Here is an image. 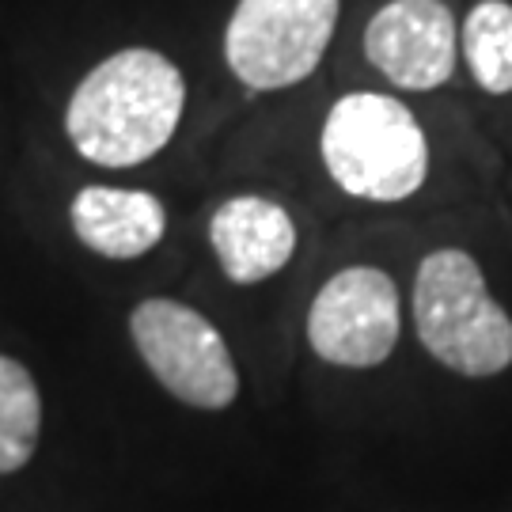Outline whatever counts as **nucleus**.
Instances as JSON below:
<instances>
[{"label": "nucleus", "mask_w": 512, "mask_h": 512, "mask_svg": "<svg viewBox=\"0 0 512 512\" xmlns=\"http://www.w3.org/2000/svg\"><path fill=\"white\" fill-rule=\"evenodd\" d=\"M183 110V69L160 50L129 46L76 84L65 107V133L88 164L141 167L171 145Z\"/></svg>", "instance_id": "f257e3e1"}, {"label": "nucleus", "mask_w": 512, "mask_h": 512, "mask_svg": "<svg viewBox=\"0 0 512 512\" xmlns=\"http://www.w3.org/2000/svg\"><path fill=\"white\" fill-rule=\"evenodd\" d=\"M323 167L334 186L361 202H406L429 175V141L414 110L384 92L334 99L319 133Z\"/></svg>", "instance_id": "f03ea898"}, {"label": "nucleus", "mask_w": 512, "mask_h": 512, "mask_svg": "<svg viewBox=\"0 0 512 512\" xmlns=\"http://www.w3.org/2000/svg\"><path fill=\"white\" fill-rule=\"evenodd\" d=\"M414 327L429 357L459 376L486 380L512 365V319L497 304L482 266L459 247H440L414 274Z\"/></svg>", "instance_id": "7ed1b4c3"}, {"label": "nucleus", "mask_w": 512, "mask_h": 512, "mask_svg": "<svg viewBox=\"0 0 512 512\" xmlns=\"http://www.w3.org/2000/svg\"><path fill=\"white\" fill-rule=\"evenodd\" d=\"M342 0H236L224 61L243 88L281 92L308 80L327 54Z\"/></svg>", "instance_id": "20e7f679"}, {"label": "nucleus", "mask_w": 512, "mask_h": 512, "mask_svg": "<svg viewBox=\"0 0 512 512\" xmlns=\"http://www.w3.org/2000/svg\"><path fill=\"white\" fill-rule=\"evenodd\" d=\"M129 334L148 372L167 395L194 410H228L239 395L232 349L198 308L148 296L129 311Z\"/></svg>", "instance_id": "39448f33"}, {"label": "nucleus", "mask_w": 512, "mask_h": 512, "mask_svg": "<svg viewBox=\"0 0 512 512\" xmlns=\"http://www.w3.org/2000/svg\"><path fill=\"white\" fill-rule=\"evenodd\" d=\"M399 289L380 266H346L315 293L308 346L338 368H376L399 346Z\"/></svg>", "instance_id": "423d86ee"}, {"label": "nucleus", "mask_w": 512, "mask_h": 512, "mask_svg": "<svg viewBox=\"0 0 512 512\" xmlns=\"http://www.w3.org/2000/svg\"><path fill=\"white\" fill-rule=\"evenodd\" d=\"M365 57L403 92H433L456 73L459 27L444 0H387L365 27Z\"/></svg>", "instance_id": "0eeeda50"}, {"label": "nucleus", "mask_w": 512, "mask_h": 512, "mask_svg": "<svg viewBox=\"0 0 512 512\" xmlns=\"http://www.w3.org/2000/svg\"><path fill=\"white\" fill-rule=\"evenodd\" d=\"M209 243L232 285H258L293 262L296 224L285 205L262 194H236L217 205Z\"/></svg>", "instance_id": "6e6552de"}, {"label": "nucleus", "mask_w": 512, "mask_h": 512, "mask_svg": "<svg viewBox=\"0 0 512 512\" xmlns=\"http://www.w3.org/2000/svg\"><path fill=\"white\" fill-rule=\"evenodd\" d=\"M76 239L103 258L129 262L156 251L167 236V209L148 190L129 186H80L69 205Z\"/></svg>", "instance_id": "1a4fd4ad"}, {"label": "nucleus", "mask_w": 512, "mask_h": 512, "mask_svg": "<svg viewBox=\"0 0 512 512\" xmlns=\"http://www.w3.org/2000/svg\"><path fill=\"white\" fill-rule=\"evenodd\" d=\"M42 440V395L31 368L0 353V475L23 471Z\"/></svg>", "instance_id": "9d476101"}, {"label": "nucleus", "mask_w": 512, "mask_h": 512, "mask_svg": "<svg viewBox=\"0 0 512 512\" xmlns=\"http://www.w3.org/2000/svg\"><path fill=\"white\" fill-rule=\"evenodd\" d=\"M463 57L490 95L512 92V4L509 0H478L463 23Z\"/></svg>", "instance_id": "9b49d317"}]
</instances>
